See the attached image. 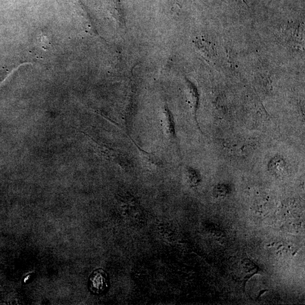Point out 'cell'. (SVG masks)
Segmentation results:
<instances>
[{"label":"cell","mask_w":305,"mask_h":305,"mask_svg":"<svg viewBox=\"0 0 305 305\" xmlns=\"http://www.w3.org/2000/svg\"><path fill=\"white\" fill-rule=\"evenodd\" d=\"M166 116H167V128L168 133L170 137H172L174 140L176 139V128H175V124L172 115L170 112L166 111Z\"/></svg>","instance_id":"2"},{"label":"cell","mask_w":305,"mask_h":305,"mask_svg":"<svg viewBox=\"0 0 305 305\" xmlns=\"http://www.w3.org/2000/svg\"><path fill=\"white\" fill-rule=\"evenodd\" d=\"M108 287V281L106 272L102 270H98L92 273L90 278V289L93 293L104 292Z\"/></svg>","instance_id":"1"},{"label":"cell","mask_w":305,"mask_h":305,"mask_svg":"<svg viewBox=\"0 0 305 305\" xmlns=\"http://www.w3.org/2000/svg\"><path fill=\"white\" fill-rule=\"evenodd\" d=\"M223 2H225L227 3H236V4H245L246 6L248 7L247 3L246 2V0H222Z\"/></svg>","instance_id":"3"}]
</instances>
